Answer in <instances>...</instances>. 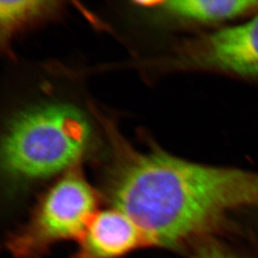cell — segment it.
I'll return each mask as SVG.
<instances>
[{
	"mask_svg": "<svg viewBox=\"0 0 258 258\" xmlns=\"http://www.w3.org/2000/svg\"><path fill=\"white\" fill-rule=\"evenodd\" d=\"M114 208L129 217L150 246L182 248L227 215L258 203V173L207 166L161 150L127 151L106 185Z\"/></svg>",
	"mask_w": 258,
	"mask_h": 258,
	"instance_id": "1",
	"label": "cell"
},
{
	"mask_svg": "<svg viewBox=\"0 0 258 258\" xmlns=\"http://www.w3.org/2000/svg\"><path fill=\"white\" fill-rule=\"evenodd\" d=\"M90 138V123L76 108L41 105L11 122L3 140V165L17 177H49L76 162Z\"/></svg>",
	"mask_w": 258,
	"mask_h": 258,
	"instance_id": "2",
	"label": "cell"
},
{
	"mask_svg": "<svg viewBox=\"0 0 258 258\" xmlns=\"http://www.w3.org/2000/svg\"><path fill=\"white\" fill-rule=\"evenodd\" d=\"M99 197L85 178L68 173L41 198L25 226L10 236L8 247L18 258H39L60 241H79L99 211Z\"/></svg>",
	"mask_w": 258,
	"mask_h": 258,
	"instance_id": "3",
	"label": "cell"
},
{
	"mask_svg": "<svg viewBox=\"0 0 258 258\" xmlns=\"http://www.w3.org/2000/svg\"><path fill=\"white\" fill-rule=\"evenodd\" d=\"M179 56L185 67L258 78V14L247 22L190 40Z\"/></svg>",
	"mask_w": 258,
	"mask_h": 258,
	"instance_id": "4",
	"label": "cell"
},
{
	"mask_svg": "<svg viewBox=\"0 0 258 258\" xmlns=\"http://www.w3.org/2000/svg\"><path fill=\"white\" fill-rule=\"evenodd\" d=\"M78 242L73 258H120L150 246L137 225L114 207L98 211Z\"/></svg>",
	"mask_w": 258,
	"mask_h": 258,
	"instance_id": "5",
	"label": "cell"
},
{
	"mask_svg": "<svg viewBox=\"0 0 258 258\" xmlns=\"http://www.w3.org/2000/svg\"><path fill=\"white\" fill-rule=\"evenodd\" d=\"M166 12L182 20L215 24L258 14L257 0H175L162 3Z\"/></svg>",
	"mask_w": 258,
	"mask_h": 258,
	"instance_id": "6",
	"label": "cell"
},
{
	"mask_svg": "<svg viewBox=\"0 0 258 258\" xmlns=\"http://www.w3.org/2000/svg\"><path fill=\"white\" fill-rule=\"evenodd\" d=\"M53 3L45 1H0V20L3 28L6 30L14 29L18 25L41 15L49 10Z\"/></svg>",
	"mask_w": 258,
	"mask_h": 258,
	"instance_id": "7",
	"label": "cell"
},
{
	"mask_svg": "<svg viewBox=\"0 0 258 258\" xmlns=\"http://www.w3.org/2000/svg\"><path fill=\"white\" fill-rule=\"evenodd\" d=\"M194 258H232L224 253L223 251H220L218 249L207 248V250L202 251L200 254H198Z\"/></svg>",
	"mask_w": 258,
	"mask_h": 258,
	"instance_id": "8",
	"label": "cell"
}]
</instances>
